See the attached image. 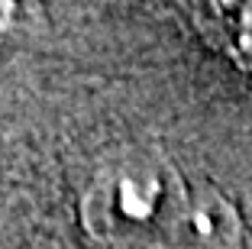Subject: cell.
<instances>
[{"label":"cell","instance_id":"cell-1","mask_svg":"<svg viewBox=\"0 0 252 249\" xmlns=\"http://www.w3.org/2000/svg\"><path fill=\"white\" fill-rule=\"evenodd\" d=\"M81 213L97 240L136 249H230L239 233L217 191L156 155H126L94 175Z\"/></svg>","mask_w":252,"mask_h":249}]
</instances>
